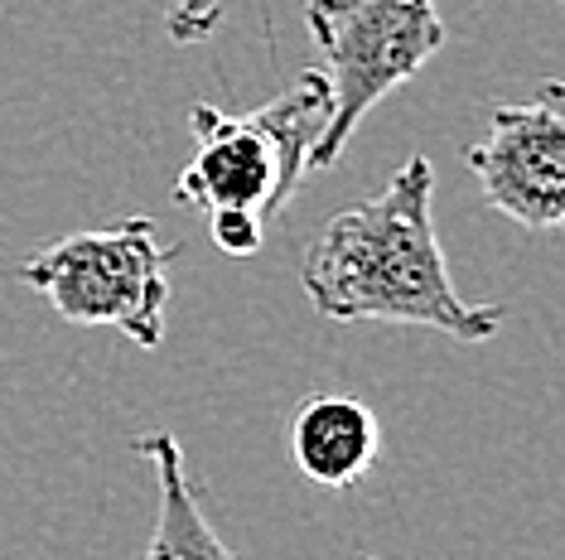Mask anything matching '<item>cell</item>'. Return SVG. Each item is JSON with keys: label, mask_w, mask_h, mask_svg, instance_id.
Listing matches in <instances>:
<instances>
[{"label": "cell", "mask_w": 565, "mask_h": 560, "mask_svg": "<svg viewBox=\"0 0 565 560\" xmlns=\"http://www.w3.org/2000/svg\"><path fill=\"white\" fill-rule=\"evenodd\" d=\"M465 164L493 213L526 233H556L565 223V87L551 78L536 97L493 107Z\"/></svg>", "instance_id": "obj_5"}, {"label": "cell", "mask_w": 565, "mask_h": 560, "mask_svg": "<svg viewBox=\"0 0 565 560\" xmlns=\"http://www.w3.org/2000/svg\"><path fill=\"white\" fill-rule=\"evenodd\" d=\"M435 170L411 155L392 184L339 208L300 261V290L329 324H406L459 343H483L503 329V304L459 300L435 237Z\"/></svg>", "instance_id": "obj_1"}, {"label": "cell", "mask_w": 565, "mask_h": 560, "mask_svg": "<svg viewBox=\"0 0 565 560\" xmlns=\"http://www.w3.org/2000/svg\"><path fill=\"white\" fill-rule=\"evenodd\" d=\"M382 430L372 406L339 391H310L286 420V454L295 474L324 493H349L377 464Z\"/></svg>", "instance_id": "obj_6"}, {"label": "cell", "mask_w": 565, "mask_h": 560, "mask_svg": "<svg viewBox=\"0 0 565 560\" xmlns=\"http://www.w3.org/2000/svg\"><path fill=\"white\" fill-rule=\"evenodd\" d=\"M58 320L78 329H117L140 348L164 343L170 247L150 218H121L102 233H73L40 247L15 271Z\"/></svg>", "instance_id": "obj_4"}, {"label": "cell", "mask_w": 565, "mask_h": 560, "mask_svg": "<svg viewBox=\"0 0 565 560\" xmlns=\"http://www.w3.org/2000/svg\"><path fill=\"white\" fill-rule=\"evenodd\" d=\"M223 24V0H174L170 6V40L203 44Z\"/></svg>", "instance_id": "obj_9"}, {"label": "cell", "mask_w": 565, "mask_h": 560, "mask_svg": "<svg viewBox=\"0 0 565 560\" xmlns=\"http://www.w3.org/2000/svg\"><path fill=\"white\" fill-rule=\"evenodd\" d=\"M329 78V121L310 150V174L333 170L358 121L440 54L449 30L435 0H310L305 6Z\"/></svg>", "instance_id": "obj_3"}, {"label": "cell", "mask_w": 565, "mask_h": 560, "mask_svg": "<svg viewBox=\"0 0 565 560\" xmlns=\"http://www.w3.org/2000/svg\"><path fill=\"white\" fill-rule=\"evenodd\" d=\"M131 450L156 464V478H160V521H156V537L146 541V556H217V560L233 556V546L209 527L194 488H189L184 444L156 430V435H140Z\"/></svg>", "instance_id": "obj_7"}, {"label": "cell", "mask_w": 565, "mask_h": 560, "mask_svg": "<svg viewBox=\"0 0 565 560\" xmlns=\"http://www.w3.org/2000/svg\"><path fill=\"white\" fill-rule=\"evenodd\" d=\"M209 218V237H213V247L223 251V257H256L262 251V237H266V223L256 218V213L247 208H213V213H203Z\"/></svg>", "instance_id": "obj_8"}, {"label": "cell", "mask_w": 565, "mask_h": 560, "mask_svg": "<svg viewBox=\"0 0 565 560\" xmlns=\"http://www.w3.org/2000/svg\"><path fill=\"white\" fill-rule=\"evenodd\" d=\"M329 121L324 68H305L286 93L256 111H223L209 101L189 107L194 160L179 170L174 198L199 213L247 208L276 223L310 174V150Z\"/></svg>", "instance_id": "obj_2"}]
</instances>
